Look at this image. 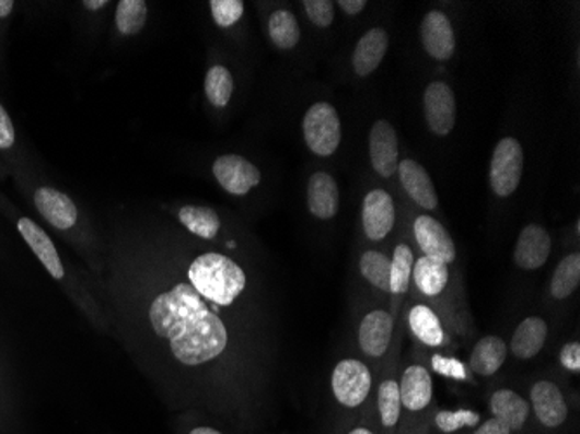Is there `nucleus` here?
I'll return each instance as SVG.
<instances>
[{"instance_id": "1", "label": "nucleus", "mask_w": 580, "mask_h": 434, "mask_svg": "<svg viewBox=\"0 0 580 434\" xmlns=\"http://www.w3.org/2000/svg\"><path fill=\"white\" fill-rule=\"evenodd\" d=\"M150 324L159 338L169 339L174 356L189 367L218 359L228 347L227 325L189 283H177L153 300Z\"/></svg>"}, {"instance_id": "2", "label": "nucleus", "mask_w": 580, "mask_h": 434, "mask_svg": "<svg viewBox=\"0 0 580 434\" xmlns=\"http://www.w3.org/2000/svg\"><path fill=\"white\" fill-rule=\"evenodd\" d=\"M188 279L189 285L202 300L211 301L218 306L235 303L247 285L244 270L223 254L216 253L198 256L189 266Z\"/></svg>"}, {"instance_id": "3", "label": "nucleus", "mask_w": 580, "mask_h": 434, "mask_svg": "<svg viewBox=\"0 0 580 434\" xmlns=\"http://www.w3.org/2000/svg\"><path fill=\"white\" fill-rule=\"evenodd\" d=\"M304 141L315 155L330 156L341 143V120L330 103L320 102L306 112Z\"/></svg>"}, {"instance_id": "4", "label": "nucleus", "mask_w": 580, "mask_h": 434, "mask_svg": "<svg viewBox=\"0 0 580 434\" xmlns=\"http://www.w3.org/2000/svg\"><path fill=\"white\" fill-rule=\"evenodd\" d=\"M525 155L520 141L514 138H504L496 144L490 162V186L494 193L501 199L517 191L523 176Z\"/></svg>"}, {"instance_id": "5", "label": "nucleus", "mask_w": 580, "mask_h": 434, "mask_svg": "<svg viewBox=\"0 0 580 434\" xmlns=\"http://www.w3.org/2000/svg\"><path fill=\"white\" fill-rule=\"evenodd\" d=\"M333 392L336 400L348 409H357L369 397L372 376L369 367L360 360H343L333 372Z\"/></svg>"}, {"instance_id": "6", "label": "nucleus", "mask_w": 580, "mask_h": 434, "mask_svg": "<svg viewBox=\"0 0 580 434\" xmlns=\"http://www.w3.org/2000/svg\"><path fill=\"white\" fill-rule=\"evenodd\" d=\"M425 117L429 131L449 136L457 117L454 91L445 82H431L425 91Z\"/></svg>"}, {"instance_id": "7", "label": "nucleus", "mask_w": 580, "mask_h": 434, "mask_svg": "<svg viewBox=\"0 0 580 434\" xmlns=\"http://www.w3.org/2000/svg\"><path fill=\"white\" fill-rule=\"evenodd\" d=\"M212 173L219 186L232 195H245L262 183V171L253 162L240 155H223L216 159Z\"/></svg>"}, {"instance_id": "8", "label": "nucleus", "mask_w": 580, "mask_h": 434, "mask_svg": "<svg viewBox=\"0 0 580 434\" xmlns=\"http://www.w3.org/2000/svg\"><path fill=\"white\" fill-rule=\"evenodd\" d=\"M395 203L384 190L367 193L362 207L363 232L372 242L383 241L395 226Z\"/></svg>"}, {"instance_id": "9", "label": "nucleus", "mask_w": 580, "mask_h": 434, "mask_svg": "<svg viewBox=\"0 0 580 434\" xmlns=\"http://www.w3.org/2000/svg\"><path fill=\"white\" fill-rule=\"evenodd\" d=\"M370 162L379 176L392 177L398 171V136L387 120H378L370 131Z\"/></svg>"}, {"instance_id": "10", "label": "nucleus", "mask_w": 580, "mask_h": 434, "mask_svg": "<svg viewBox=\"0 0 580 434\" xmlns=\"http://www.w3.org/2000/svg\"><path fill=\"white\" fill-rule=\"evenodd\" d=\"M552 254V236L541 224H529L518 236L514 262L522 270L534 271L546 265Z\"/></svg>"}, {"instance_id": "11", "label": "nucleus", "mask_w": 580, "mask_h": 434, "mask_svg": "<svg viewBox=\"0 0 580 434\" xmlns=\"http://www.w3.org/2000/svg\"><path fill=\"white\" fill-rule=\"evenodd\" d=\"M414 235L417 242L421 245L422 253L428 258L438 259V261L450 262L455 261L457 250H455L454 241L446 232L442 223H438L431 215H419L416 223H414Z\"/></svg>"}, {"instance_id": "12", "label": "nucleus", "mask_w": 580, "mask_h": 434, "mask_svg": "<svg viewBox=\"0 0 580 434\" xmlns=\"http://www.w3.org/2000/svg\"><path fill=\"white\" fill-rule=\"evenodd\" d=\"M535 418L544 427H558L567 421L568 406L564 392L549 380H538L530 391Z\"/></svg>"}, {"instance_id": "13", "label": "nucleus", "mask_w": 580, "mask_h": 434, "mask_svg": "<svg viewBox=\"0 0 580 434\" xmlns=\"http://www.w3.org/2000/svg\"><path fill=\"white\" fill-rule=\"evenodd\" d=\"M421 40L426 52L438 61H446L455 51V34L449 16L431 11L421 23Z\"/></svg>"}, {"instance_id": "14", "label": "nucleus", "mask_w": 580, "mask_h": 434, "mask_svg": "<svg viewBox=\"0 0 580 434\" xmlns=\"http://www.w3.org/2000/svg\"><path fill=\"white\" fill-rule=\"evenodd\" d=\"M393 336V317L384 309L370 312L358 330V344L362 348L363 353L369 354L372 359H379L386 353L392 342Z\"/></svg>"}, {"instance_id": "15", "label": "nucleus", "mask_w": 580, "mask_h": 434, "mask_svg": "<svg viewBox=\"0 0 580 434\" xmlns=\"http://www.w3.org/2000/svg\"><path fill=\"white\" fill-rule=\"evenodd\" d=\"M399 181L410 199L416 200L426 211H433L438 207V195L428 171L419 162L405 159L398 164Z\"/></svg>"}, {"instance_id": "16", "label": "nucleus", "mask_w": 580, "mask_h": 434, "mask_svg": "<svg viewBox=\"0 0 580 434\" xmlns=\"http://www.w3.org/2000/svg\"><path fill=\"white\" fill-rule=\"evenodd\" d=\"M35 206L44 215V220L53 224L55 228L68 230L76 226L77 218H79L76 203L61 191L55 188H38L35 193Z\"/></svg>"}, {"instance_id": "17", "label": "nucleus", "mask_w": 580, "mask_h": 434, "mask_svg": "<svg viewBox=\"0 0 580 434\" xmlns=\"http://www.w3.org/2000/svg\"><path fill=\"white\" fill-rule=\"evenodd\" d=\"M398 386L402 406L410 412L426 409L433 400V379L422 365H410Z\"/></svg>"}, {"instance_id": "18", "label": "nucleus", "mask_w": 580, "mask_h": 434, "mask_svg": "<svg viewBox=\"0 0 580 434\" xmlns=\"http://www.w3.org/2000/svg\"><path fill=\"white\" fill-rule=\"evenodd\" d=\"M308 207L318 220H333L339 211V186L327 173H315L308 181Z\"/></svg>"}, {"instance_id": "19", "label": "nucleus", "mask_w": 580, "mask_h": 434, "mask_svg": "<svg viewBox=\"0 0 580 434\" xmlns=\"http://www.w3.org/2000/svg\"><path fill=\"white\" fill-rule=\"evenodd\" d=\"M18 230L22 233L26 244L30 245V249L34 250L38 261L43 262L46 266V270L51 273L53 279H63V265H61L55 244L47 236V233L28 218H22V220L18 221Z\"/></svg>"}, {"instance_id": "20", "label": "nucleus", "mask_w": 580, "mask_h": 434, "mask_svg": "<svg viewBox=\"0 0 580 434\" xmlns=\"http://www.w3.org/2000/svg\"><path fill=\"white\" fill-rule=\"evenodd\" d=\"M390 46L386 30L372 28L357 43L353 52V68L357 75L369 77L378 70Z\"/></svg>"}, {"instance_id": "21", "label": "nucleus", "mask_w": 580, "mask_h": 434, "mask_svg": "<svg viewBox=\"0 0 580 434\" xmlns=\"http://www.w3.org/2000/svg\"><path fill=\"white\" fill-rule=\"evenodd\" d=\"M547 339V324L543 318L529 317L518 325L511 339V353L520 360H530L543 351Z\"/></svg>"}, {"instance_id": "22", "label": "nucleus", "mask_w": 580, "mask_h": 434, "mask_svg": "<svg viewBox=\"0 0 580 434\" xmlns=\"http://www.w3.org/2000/svg\"><path fill=\"white\" fill-rule=\"evenodd\" d=\"M490 412L494 418L504 422L513 433L525 426L530 413L529 401L523 400L518 392L511 389H499L490 398Z\"/></svg>"}, {"instance_id": "23", "label": "nucleus", "mask_w": 580, "mask_h": 434, "mask_svg": "<svg viewBox=\"0 0 580 434\" xmlns=\"http://www.w3.org/2000/svg\"><path fill=\"white\" fill-rule=\"evenodd\" d=\"M508 347L501 338L485 336L476 342L469 356V367L482 377H490L504 365Z\"/></svg>"}, {"instance_id": "24", "label": "nucleus", "mask_w": 580, "mask_h": 434, "mask_svg": "<svg viewBox=\"0 0 580 434\" xmlns=\"http://www.w3.org/2000/svg\"><path fill=\"white\" fill-rule=\"evenodd\" d=\"M413 279L422 294L429 295V297L442 294L446 283H449V265L422 256V258L417 259V262H414Z\"/></svg>"}, {"instance_id": "25", "label": "nucleus", "mask_w": 580, "mask_h": 434, "mask_svg": "<svg viewBox=\"0 0 580 434\" xmlns=\"http://www.w3.org/2000/svg\"><path fill=\"white\" fill-rule=\"evenodd\" d=\"M408 325L419 341L425 342L426 347H442L445 342V332H443L440 318L433 309L428 308L425 304H417L408 313Z\"/></svg>"}, {"instance_id": "26", "label": "nucleus", "mask_w": 580, "mask_h": 434, "mask_svg": "<svg viewBox=\"0 0 580 434\" xmlns=\"http://www.w3.org/2000/svg\"><path fill=\"white\" fill-rule=\"evenodd\" d=\"M179 221L185 224V228L194 235L200 236L204 241H212L221 228V220L216 211L209 207L186 206L183 207L179 214Z\"/></svg>"}, {"instance_id": "27", "label": "nucleus", "mask_w": 580, "mask_h": 434, "mask_svg": "<svg viewBox=\"0 0 580 434\" xmlns=\"http://www.w3.org/2000/svg\"><path fill=\"white\" fill-rule=\"evenodd\" d=\"M580 283V254L565 256L556 266L552 279V295L555 300H567Z\"/></svg>"}, {"instance_id": "28", "label": "nucleus", "mask_w": 580, "mask_h": 434, "mask_svg": "<svg viewBox=\"0 0 580 434\" xmlns=\"http://www.w3.org/2000/svg\"><path fill=\"white\" fill-rule=\"evenodd\" d=\"M269 37L274 40L278 49H292L298 46L301 38V28L294 14L286 9L275 11L269 17L268 23Z\"/></svg>"}, {"instance_id": "29", "label": "nucleus", "mask_w": 580, "mask_h": 434, "mask_svg": "<svg viewBox=\"0 0 580 434\" xmlns=\"http://www.w3.org/2000/svg\"><path fill=\"white\" fill-rule=\"evenodd\" d=\"M414 253L408 245H396L390 268V292L405 294L413 279Z\"/></svg>"}, {"instance_id": "30", "label": "nucleus", "mask_w": 580, "mask_h": 434, "mask_svg": "<svg viewBox=\"0 0 580 434\" xmlns=\"http://www.w3.org/2000/svg\"><path fill=\"white\" fill-rule=\"evenodd\" d=\"M390 268H392L390 258L378 250H367L360 258L363 279L384 292H390Z\"/></svg>"}, {"instance_id": "31", "label": "nucleus", "mask_w": 580, "mask_h": 434, "mask_svg": "<svg viewBox=\"0 0 580 434\" xmlns=\"http://www.w3.org/2000/svg\"><path fill=\"white\" fill-rule=\"evenodd\" d=\"M148 8L143 0H123L118 2L115 22L120 34L135 35L147 23Z\"/></svg>"}, {"instance_id": "32", "label": "nucleus", "mask_w": 580, "mask_h": 434, "mask_svg": "<svg viewBox=\"0 0 580 434\" xmlns=\"http://www.w3.org/2000/svg\"><path fill=\"white\" fill-rule=\"evenodd\" d=\"M206 94L216 108H224L233 94V77L228 68L216 64L206 75Z\"/></svg>"}, {"instance_id": "33", "label": "nucleus", "mask_w": 580, "mask_h": 434, "mask_svg": "<svg viewBox=\"0 0 580 434\" xmlns=\"http://www.w3.org/2000/svg\"><path fill=\"white\" fill-rule=\"evenodd\" d=\"M379 413L384 427H395L402 412V398L396 380H383L379 386Z\"/></svg>"}, {"instance_id": "34", "label": "nucleus", "mask_w": 580, "mask_h": 434, "mask_svg": "<svg viewBox=\"0 0 580 434\" xmlns=\"http://www.w3.org/2000/svg\"><path fill=\"white\" fill-rule=\"evenodd\" d=\"M479 421H482V418H479L478 412L466 409L454 410V412L442 410L434 418V424H437L438 430L446 434L455 433V431L464 430V427L478 426Z\"/></svg>"}, {"instance_id": "35", "label": "nucleus", "mask_w": 580, "mask_h": 434, "mask_svg": "<svg viewBox=\"0 0 580 434\" xmlns=\"http://www.w3.org/2000/svg\"><path fill=\"white\" fill-rule=\"evenodd\" d=\"M212 16L214 22L223 28L235 25L244 14L242 0H211Z\"/></svg>"}, {"instance_id": "36", "label": "nucleus", "mask_w": 580, "mask_h": 434, "mask_svg": "<svg viewBox=\"0 0 580 434\" xmlns=\"http://www.w3.org/2000/svg\"><path fill=\"white\" fill-rule=\"evenodd\" d=\"M304 11L313 25L327 28L334 23V4L328 0H306Z\"/></svg>"}, {"instance_id": "37", "label": "nucleus", "mask_w": 580, "mask_h": 434, "mask_svg": "<svg viewBox=\"0 0 580 434\" xmlns=\"http://www.w3.org/2000/svg\"><path fill=\"white\" fill-rule=\"evenodd\" d=\"M559 362L564 365L567 371L580 372V344L577 341L568 342L561 348V353H559Z\"/></svg>"}, {"instance_id": "38", "label": "nucleus", "mask_w": 580, "mask_h": 434, "mask_svg": "<svg viewBox=\"0 0 580 434\" xmlns=\"http://www.w3.org/2000/svg\"><path fill=\"white\" fill-rule=\"evenodd\" d=\"M14 127L4 106L0 105V150H8L14 144Z\"/></svg>"}, {"instance_id": "39", "label": "nucleus", "mask_w": 580, "mask_h": 434, "mask_svg": "<svg viewBox=\"0 0 580 434\" xmlns=\"http://www.w3.org/2000/svg\"><path fill=\"white\" fill-rule=\"evenodd\" d=\"M434 371L440 372V374H445L449 377H461L464 379L466 374H464L463 365L455 362V360L442 359V356H434L433 359Z\"/></svg>"}, {"instance_id": "40", "label": "nucleus", "mask_w": 580, "mask_h": 434, "mask_svg": "<svg viewBox=\"0 0 580 434\" xmlns=\"http://www.w3.org/2000/svg\"><path fill=\"white\" fill-rule=\"evenodd\" d=\"M473 434H511V430L499 419H488L484 424H479L478 430Z\"/></svg>"}, {"instance_id": "41", "label": "nucleus", "mask_w": 580, "mask_h": 434, "mask_svg": "<svg viewBox=\"0 0 580 434\" xmlns=\"http://www.w3.org/2000/svg\"><path fill=\"white\" fill-rule=\"evenodd\" d=\"M337 5H341L343 11L349 16H355V14L362 13L366 9V0H339Z\"/></svg>"}, {"instance_id": "42", "label": "nucleus", "mask_w": 580, "mask_h": 434, "mask_svg": "<svg viewBox=\"0 0 580 434\" xmlns=\"http://www.w3.org/2000/svg\"><path fill=\"white\" fill-rule=\"evenodd\" d=\"M108 4V0H84V8L91 9V11H97V9L105 8Z\"/></svg>"}, {"instance_id": "43", "label": "nucleus", "mask_w": 580, "mask_h": 434, "mask_svg": "<svg viewBox=\"0 0 580 434\" xmlns=\"http://www.w3.org/2000/svg\"><path fill=\"white\" fill-rule=\"evenodd\" d=\"M14 2L11 0H0V17L9 16L13 11Z\"/></svg>"}, {"instance_id": "44", "label": "nucleus", "mask_w": 580, "mask_h": 434, "mask_svg": "<svg viewBox=\"0 0 580 434\" xmlns=\"http://www.w3.org/2000/svg\"><path fill=\"white\" fill-rule=\"evenodd\" d=\"M189 434H223V433H219V431L212 430V427L202 426V427H195V430L192 431V433Z\"/></svg>"}, {"instance_id": "45", "label": "nucleus", "mask_w": 580, "mask_h": 434, "mask_svg": "<svg viewBox=\"0 0 580 434\" xmlns=\"http://www.w3.org/2000/svg\"><path fill=\"white\" fill-rule=\"evenodd\" d=\"M348 434H374L372 431L366 430V427H357V430L349 431Z\"/></svg>"}]
</instances>
